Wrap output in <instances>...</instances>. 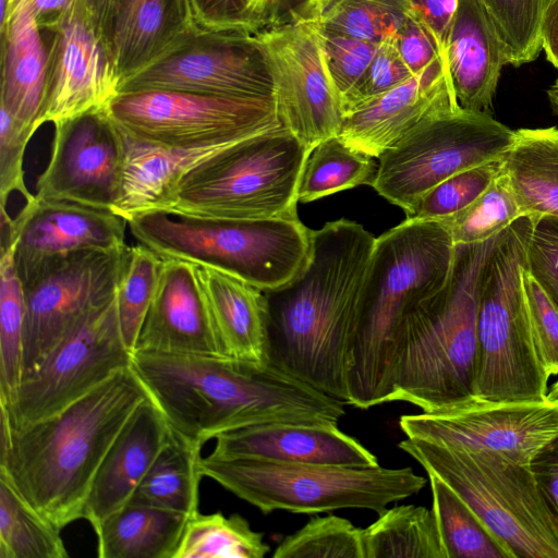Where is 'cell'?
Wrapping results in <instances>:
<instances>
[{
	"instance_id": "obj_1",
	"label": "cell",
	"mask_w": 558,
	"mask_h": 558,
	"mask_svg": "<svg viewBox=\"0 0 558 558\" xmlns=\"http://www.w3.org/2000/svg\"><path fill=\"white\" fill-rule=\"evenodd\" d=\"M375 239L352 220L327 222L313 230L304 268L264 290L269 361L345 404L359 296Z\"/></svg>"
},
{
	"instance_id": "obj_2",
	"label": "cell",
	"mask_w": 558,
	"mask_h": 558,
	"mask_svg": "<svg viewBox=\"0 0 558 558\" xmlns=\"http://www.w3.org/2000/svg\"><path fill=\"white\" fill-rule=\"evenodd\" d=\"M131 367L170 427L201 447L245 426L338 423L345 414V403L270 361L136 350Z\"/></svg>"
},
{
	"instance_id": "obj_3",
	"label": "cell",
	"mask_w": 558,
	"mask_h": 558,
	"mask_svg": "<svg viewBox=\"0 0 558 558\" xmlns=\"http://www.w3.org/2000/svg\"><path fill=\"white\" fill-rule=\"evenodd\" d=\"M148 398L130 366L43 420L13 428L1 418L0 474L62 530L83 519L99 465L132 413Z\"/></svg>"
},
{
	"instance_id": "obj_4",
	"label": "cell",
	"mask_w": 558,
	"mask_h": 558,
	"mask_svg": "<svg viewBox=\"0 0 558 558\" xmlns=\"http://www.w3.org/2000/svg\"><path fill=\"white\" fill-rule=\"evenodd\" d=\"M456 244L435 219H405L375 239L348 365V404L390 402L396 341L407 314L447 282Z\"/></svg>"
},
{
	"instance_id": "obj_5",
	"label": "cell",
	"mask_w": 558,
	"mask_h": 558,
	"mask_svg": "<svg viewBox=\"0 0 558 558\" xmlns=\"http://www.w3.org/2000/svg\"><path fill=\"white\" fill-rule=\"evenodd\" d=\"M499 234L481 243L456 244L446 284L402 320L390 402L435 412L475 399L480 279Z\"/></svg>"
},
{
	"instance_id": "obj_6",
	"label": "cell",
	"mask_w": 558,
	"mask_h": 558,
	"mask_svg": "<svg viewBox=\"0 0 558 558\" xmlns=\"http://www.w3.org/2000/svg\"><path fill=\"white\" fill-rule=\"evenodd\" d=\"M534 217L504 230L480 279L474 398L494 403L541 402L548 379L527 318L522 275Z\"/></svg>"
},
{
	"instance_id": "obj_7",
	"label": "cell",
	"mask_w": 558,
	"mask_h": 558,
	"mask_svg": "<svg viewBox=\"0 0 558 558\" xmlns=\"http://www.w3.org/2000/svg\"><path fill=\"white\" fill-rule=\"evenodd\" d=\"M132 234L161 257L232 274L262 290L292 280L306 265L313 230L298 216L259 220L201 219L147 211L128 219Z\"/></svg>"
},
{
	"instance_id": "obj_8",
	"label": "cell",
	"mask_w": 558,
	"mask_h": 558,
	"mask_svg": "<svg viewBox=\"0 0 558 558\" xmlns=\"http://www.w3.org/2000/svg\"><path fill=\"white\" fill-rule=\"evenodd\" d=\"M308 150L281 124L238 141L190 170L163 211L225 220L298 216Z\"/></svg>"
},
{
	"instance_id": "obj_9",
	"label": "cell",
	"mask_w": 558,
	"mask_h": 558,
	"mask_svg": "<svg viewBox=\"0 0 558 558\" xmlns=\"http://www.w3.org/2000/svg\"><path fill=\"white\" fill-rule=\"evenodd\" d=\"M199 470L223 488L268 514L322 513L339 509L383 512L418 494L427 478L412 468L287 463L263 459L202 457Z\"/></svg>"
},
{
	"instance_id": "obj_10",
	"label": "cell",
	"mask_w": 558,
	"mask_h": 558,
	"mask_svg": "<svg viewBox=\"0 0 558 558\" xmlns=\"http://www.w3.org/2000/svg\"><path fill=\"white\" fill-rule=\"evenodd\" d=\"M398 447L456 492L515 558H558V520L531 464L411 437Z\"/></svg>"
},
{
	"instance_id": "obj_11",
	"label": "cell",
	"mask_w": 558,
	"mask_h": 558,
	"mask_svg": "<svg viewBox=\"0 0 558 558\" xmlns=\"http://www.w3.org/2000/svg\"><path fill=\"white\" fill-rule=\"evenodd\" d=\"M514 133L490 113L459 104L429 118L377 159L372 187L408 215L432 187L465 169L501 159Z\"/></svg>"
},
{
	"instance_id": "obj_12",
	"label": "cell",
	"mask_w": 558,
	"mask_h": 558,
	"mask_svg": "<svg viewBox=\"0 0 558 558\" xmlns=\"http://www.w3.org/2000/svg\"><path fill=\"white\" fill-rule=\"evenodd\" d=\"M116 296L89 313L0 403L1 418L16 428L50 416L131 366Z\"/></svg>"
},
{
	"instance_id": "obj_13",
	"label": "cell",
	"mask_w": 558,
	"mask_h": 558,
	"mask_svg": "<svg viewBox=\"0 0 558 558\" xmlns=\"http://www.w3.org/2000/svg\"><path fill=\"white\" fill-rule=\"evenodd\" d=\"M106 109L125 133L171 147L226 145L280 125L275 97L147 89L120 93Z\"/></svg>"
},
{
	"instance_id": "obj_14",
	"label": "cell",
	"mask_w": 558,
	"mask_h": 558,
	"mask_svg": "<svg viewBox=\"0 0 558 558\" xmlns=\"http://www.w3.org/2000/svg\"><path fill=\"white\" fill-rule=\"evenodd\" d=\"M129 247L59 255L19 275L25 299L22 377L82 319L116 296Z\"/></svg>"
},
{
	"instance_id": "obj_15",
	"label": "cell",
	"mask_w": 558,
	"mask_h": 558,
	"mask_svg": "<svg viewBox=\"0 0 558 558\" xmlns=\"http://www.w3.org/2000/svg\"><path fill=\"white\" fill-rule=\"evenodd\" d=\"M147 89L231 98L276 95L269 58L257 33L202 27L123 77L119 94Z\"/></svg>"
},
{
	"instance_id": "obj_16",
	"label": "cell",
	"mask_w": 558,
	"mask_h": 558,
	"mask_svg": "<svg viewBox=\"0 0 558 558\" xmlns=\"http://www.w3.org/2000/svg\"><path fill=\"white\" fill-rule=\"evenodd\" d=\"M399 426L407 437L494 451L531 464L558 438V402L548 398L515 403L473 399L435 412L401 415Z\"/></svg>"
},
{
	"instance_id": "obj_17",
	"label": "cell",
	"mask_w": 558,
	"mask_h": 558,
	"mask_svg": "<svg viewBox=\"0 0 558 558\" xmlns=\"http://www.w3.org/2000/svg\"><path fill=\"white\" fill-rule=\"evenodd\" d=\"M276 85L280 124L308 149L339 135L343 112L325 69L312 20L259 31Z\"/></svg>"
},
{
	"instance_id": "obj_18",
	"label": "cell",
	"mask_w": 558,
	"mask_h": 558,
	"mask_svg": "<svg viewBox=\"0 0 558 558\" xmlns=\"http://www.w3.org/2000/svg\"><path fill=\"white\" fill-rule=\"evenodd\" d=\"M48 165L35 196L112 211L124 163V141L106 108L54 123Z\"/></svg>"
},
{
	"instance_id": "obj_19",
	"label": "cell",
	"mask_w": 558,
	"mask_h": 558,
	"mask_svg": "<svg viewBox=\"0 0 558 558\" xmlns=\"http://www.w3.org/2000/svg\"><path fill=\"white\" fill-rule=\"evenodd\" d=\"M47 32L51 37L38 126L107 108L119 94L121 75L85 1L77 0Z\"/></svg>"
},
{
	"instance_id": "obj_20",
	"label": "cell",
	"mask_w": 558,
	"mask_h": 558,
	"mask_svg": "<svg viewBox=\"0 0 558 558\" xmlns=\"http://www.w3.org/2000/svg\"><path fill=\"white\" fill-rule=\"evenodd\" d=\"M126 226L124 218L110 210L34 195L14 218L1 207V247H12L17 275H22L59 255L122 248Z\"/></svg>"
},
{
	"instance_id": "obj_21",
	"label": "cell",
	"mask_w": 558,
	"mask_h": 558,
	"mask_svg": "<svg viewBox=\"0 0 558 558\" xmlns=\"http://www.w3.org/2000/svg\"><path fill=\"white\" fill-rule=\"evenodd\" d=\"M446 56L343 117L339 136L374 158L437 113L458 105Z\"/></svg>"
},
{
	"instance_id": "obj_22",
	"label": "cell",
	"mask_w": 558,
	"mask_h": 558,
	"mask_svg": "<svg viewBox=\"0 0 558 558\" xmlns=\"http://www.w3.org/2000/svg\"><path fill=\"white\" fill-rule=\"evenodd\" d=\"M136 350L223 355L195 263L162 257Z\"/></svg>"
},
{
	"instance_id": "obj_23",
	"label": "cell",
	"mask_w": 558,
	"mask_h": 558,
	"mask_svg": "<svg viewBox=\"0 0 558 558\" xmlns=\"http://www.w3.org/2000/svg\"><path fill=\"white\" fill-rule=\"evenodd\" d=\"M211 454L287 463L376 466V456L338 423H266L232 429L216 438Z\"/></svg>"
},
{
	"instance_id": "obj_24",
	"label": "cell",
	"mask_w": 558,
	"mask_h": 558,
	"mask_svg": "<svg viewBox=\"0 0 558 558\" xmlns=\"http://www.w3.org/2000/svg\"><path fill=\"white\" fill-rule=\"evenodd\" d=\"M169 432L166 416L150 397L135 409L106 453L92 483L83 519L94 530L128 504Z\"/></svg>"
},
{
	"instance_id": "obj_25",
	"label": "cell",
	"mask_w": 558,
	"mask_h": 558,
	"mask_svg": "<svg viewBox=\"0 0 558 558\" xmlns=\"http://www.w3.org/2000/svg\"><path fill=\"white\" fill-rule=\"evenodd\" d=\"M445 56L459 105L490 113L501 69L508 61L478 0H458Z\"/></svg>"
},
{
	"instance_id": "obj_26",
	"label": "cell",
	"mask_w": 558,
	"mask_h": 558,
	"mask_svg": "<svg viewBox=\"0 0 558 558\" xmlns=\"http://www.w3.org/2000/svg\"><path fill=\"white\" fill-rule=\"evenodd\" d=\"M121 132L125 149L124 163L112 213L126 221L138 214L163 211L177 185L190 170L233 144L171 147Z\"/></svg>"
},
{
	"instance_id": "obj_27",
	"label": "cell",
	"mask_w": 558,
	"mask_h": 558,
	"mask_svg": "<svg viewBox=\"0 0 558 558\" xmlns=\"http://www.w3.org/2000/svg\"><path fill=\"white\" fill-rule=\"evenodd\" d=\"M196 269L223 355L269 361L264 290L217 268Z\"/></svg>"
},
{
	"instance_id": "obj_28",
	"label": "cell",
	"mask_w": 558,
	"mask_h": 558,
	"mask_svg": "<svg viewBox=\"0 0 558 558\" xmlns=\"http://www.w3.org/2000/svg\"><path fill=\"white\" fill-rule=\"evenodd\" d=\"M41 32L23 9L11 12L0 25V107L33 135L39 129L46 85L48 48Z\"/></svg>"
},
{
	"instance_id": "obj_29",
	"label": "cell",
	"mask_w": 558,
	"mask_h": 558,
	"mask_svg": "<svg viewBox=\"0 0 558 558\" xmlns=\"http://www.w3.org/2000/svg\"><path fill=\"white\" fill-rule=\"evenodd\" d=\"M198 27L189 0H120L111 47L121 80Z\"/></svg>"
},
{
	"instance_id": "obj_30",
	"label": "cell",
	"mask_w": 558,
	"mask_h": 558,
	"mask_svg": "<svg viewBox=\"0 0 558 558\" xmlns=\"http://www.w3.org/2000/svg\"><path fill=\"white\" fill-rule=\"evenodd\" d=\"M501 172L523 215L558 218V128L517 130Z\"/></svg>"
},
{
	"instance_id": "obj_31",
	"label": "cell",
	"mask_w": 558,
	"mask_h": 558,
	"mask_svg": "<svg viewBox=\"0 0 558 558\" xmlns=\"http://www.w3.org/2000/svg\"><path fill=\"white\" fill-rule=\"evenodd\" d=\"M190 518L128 502L94 531L99 558H173Z\"/></svg>"
},
{
	"instance_id": "obj_32",
	"label": "cell",
	"mask_w": 558,
	"mask_h": 558,
	"mask_svg": "<svg viewBox=\"0 0 558 558\" xmlns=\"http://www.w3.org/2000/svg\"><path fill=\"white\" fill-rule=\"evenodd\" d=\"M203 447L170 427L167 439L128 502L147 505L189 518L198 513Z\"/></svg>"
},
{
	"instance_id": "obj_33",
	"label": "cell",
	"mask_w": 558,
	"mask_h": 558,
	"mask_svg": "<svg viewBox=\"0 0 558 558\" xmlns=\"http://www.w3.org/2000/svg\"><path fill=\"white\" fill-rule=\"evenodd\" d=\"M364 558H447L435 514L424 506L387 508L363 529Z\"/></svg>"
},
{
	"instance_id": "obj_34",
	"label": "cell",
	"mask_w": 558,
	"mask_h": 558,
	"mask_svg": "<svg viewBox=\"0 0 558 558\" xmlns=\"http://www.w3.org/2000/svg\"><path fill=\"white\" fill-rule=\"evenodd\" d=\"M350 146L339 135L327 137L310 148L299 183L298 201L313 202L359 185H371L378 162Z\"/></svg>"
},
{
	"instance_id": "obj_35",
	"label": "cell",
	"mask_w": 558,
	"mask_h": 558,
	"mask_svg": "<svg viewBox=\"0 0 558 558\" xmlns=\"http://www.w3.org/2000/svg\"><path fill=\"white\" fill-rule=\"evenodd\" d=\"M447 558H515L510 547L444 481L427 474Z\"/></svg>"
},
{
	"instance_id": "obj_36",
	"label": "cell",
	"mask_w": 558,
	"mask_h": 558,
	"mask_svg": "<svg viewBox=\"0 0 558 558\" xmlns=\"http://www.w3.org/2000/svg\"><path fill=\"white\" fill-rule=\"evenodd\" d=\"M60 532L0 474V558H68Z\"/></svg>"
},
{
	"instance_id": "obj_37",
	"label": "cell",
	"mask_w": 558,
	"mask_h": 558,
	"mask_svg": "<svg viewBox=\"0 0 558 558\" xmlns=\"http://www.w3.org/2000/svg\"><path fill=\"white\" fill-rule=\"evenodd\" d=\"M269 550L264 534L240 514L198 512L187 520L173 558H264Z\"/></svg>"
},
{
	"instance_id": "obj_38",
	"label": "cell",
	"mask_w": 558,
	"mask_h": 558,
	"mask_svg": "<svg viewBox=\"0 0 558 558\" xmlns=\"http://www.w3.org/2000/svg\"><path fill=\"white\" fill-rule=\"evenodd\" d=\"M411 12L409 0H319L310 20L330 32L380 44L395 37Z\"/></svg>"
},
{
	"instance_id": "obj_39",
	"label": "cell",
	"mask_w": 558,
	"mask_h": 558,
	"mask_svg": "<svg viewBox=\"0 0 558 558\" xmlns=\"http://www.w3.org/2000/svg\"><path fill=\"white\" fill-rule=\"evenodd\" d=\"M25 299L13 250L1 247L0 257V403L17 388L23 374Z\"/></svg>"
},
{
	"instance_id": "obj_40",
	"label": "cell",
	"mask_w": 558,
	"mask_h": 558,
	"mask_svg": "<svg viewBox=\"0 0 558 558\" xmlns=\"http://www.w3.org/2000/svg\"><path fill=\"white\" fill-rule=\"evenodd\" d=\"M161 264L162 257L144 244L129 247L116 300L121 335L132 353L158 286Z\"/></svg>"
},
{
	"instance_id": "obj_41",
	"label": "cell",
	"mask_w": 558,
	"mask_h": 558,
	"mask_svg": "<svg viewBox=\"0 0 558 558\" xmlns=\"http://www.w3.org/2000/svg\"><path fill=\"white\" fill-rule=\"evenodd\" d=\"M522 216L510 184L500 172L469 206L435 220L447 228L454 244H474L498 235Z\"/></svg>"
},
{
	"instance_id": "obj_42",
	"label": "cell",
	"mask_w": 558,
	"mask_h": 558,
	"mask_svg": "<svg viewBox=\"0 0 558 558\" xmlns=\"http://www.w3.org/2000/svg\"><path fill=\"white\" fill-rule=\"evenodd\" d=\"M502 44L509 64L534 61L542 49L548 0H478Z\"/></svg>"
},
{
	"instance_id": "obj_43",
	"label": "cell",
	"mask_w": 558,
	"mask_h": 558,
	"mask_svg": "<svg viewBox=\"0 0 558 558\" xmlns=\"http://www.w3.org/2000/svg\"><path fill=\"white\" fill-rule=\"evenodd\" d=\"M272 558H364L363 529L333 514L313 517L280 542Z\"/></svg>"
},
{
	"instance_id": "obj_44",
	"label": "cell",
	"mask_w": 558,
	"mask_h": 558,
	"mask_svg": "<svg viewBox=\"0 0 558 558\" xmlns=\"http://www.w3.org/2000/svg\"><path fill=\"white\" fill-rule=\"evenodd\" d=\"M501 159L460 171L427 191L408 219H439L453 215L484 193L501 172Z\"/></svg>"
},
{
	"instance_id": "obj_45",
	"label": "cell",
	"mask_w": 558,
	"mask_h": 558,
	"mask_svg": "<svg viewBox=\"0 0 558 558\" xmlns=\"http://www.w3.org/2000/svg\"><path fill=\"white\" fill-rule=\"evenodd\" d=\"M314 25L325 69L341 106L373 61L379 44L330 32L315 22Z\"/></svg>"
},
{
	"instance_id": "obj_46",
	"label": "cell",
	"mask_w": 558,
	"mask_h": 558,
	"mask_svg": "<svg viewBox=\"0 0 558 558\" xmlns=\"http://www.w3.org/2000/svg\"><path fill=\"white\" fill-rule=\"evenodd\" d=\"M522 286L536 351L548 376H558V307L525 268Z\"/></svg>"
},
{
	"instance_id": "obj_47",
	"label": "cell",
	"mask_w": 558,
	"mask_h": 558,
	"mask_svg": "<svg viewBox=\"0 0 558 558\" xmlns=\"http://www.w3.org/2000/svg\"><path fill=\"white\" fill-rule=\"evenodd\" d=\"M412 72L401 59L392 40L379 44L376 56L365 73L341 104L343 117L411 77Z\"/></svg>"
},
{
	"instance_id": "obj_48",
	"label": "cell",
	"mask_w": 558,
	"mask_h": 558,
	"mask_svg": "<svg viewBox=\"0 0 558 558\" xmlns=\"http://www.w3.org/2000/svg\"><path fill=\"white\" fill-rule=\"evenodd\" d=\"M525 269L558 307V218L534 217Z\"/></svg>"
},
{
	"instance_id": "obj_49",
	"label": "cell",
	"mask_w": 558,
	"mask_h": 558,
	"mask_svg": "<svg viewBox=\"0 0 558 558\" xmlns=\"http://www.w3.org/2000/svg\"><path fill=\"white\" fill-rule=\"evenodd\" d=\"M33 134L22 128L12 116L0 107V201L5 207L13 192L26 202L34 198L24 180L23 160L26 146Z\"/></svg>"
},
{
	"instance_id": "obj_50",
	"label": "cell",
	"mask_w": 558,
	"mask_h": 558,
	"mask_svg": "<svg viewBox=\"0 0 558 558\" xmlns=\"http://www.w3.org/2000/svg\"><path fill=\"white\" fill-rule=\"evenodd\" d=\"M196 24L210 31L258 33L254 0H189Z\"/></svg>"
},
{
	"instance_id": "obj_51",
	"label": "cell",
	"mask_w": 558,
	"mask_h": 558,
	"mask_svg": "<svg viewBox=\"0 0 558 558\" xmlns=\"http://www.w3.org/2000/svg\"><path fill=\"white\" fill-rule=\"evenodd\" d=\"M391 40L412 74L421 73L445 56L432 32L413 12Z\"/></svg>"
},
{
	"instance_id": "obj_52",
	"label": "cell",
	"mask_w": 558,
	"mask_h": 558,
	"mask_svg": "<svg viewBox=\"0 0 558 558\" xmlns=\"http://www.w3.org/2000/svg\"><path fill=\"white\" fill-rule=\"evenodd\" d=\"M412 12L426 25L445 53L458 0H409Z\"/></svg>"
},
{
	"instance_id": "obj_53",
	"label": "cell",
	"mask_w": 558,
	"mask_h": 558,
	"mask_svg": "<svg viewBox=\"0 0 558 558\" xmlns=\"http://www.w3.org/2000/svg\"><path fill=\"white\" fill-rule=\"evenodd\" d=\"M77 0H0V25L15 10H26L41 31H48L73 7Z\"/></svg>"
},
{
	"instance_id": "obj_54",
	"label": "cell",
	"mask_w": 558,
	"mask_h": 558,
	"mask_svg": "<svg viewBox=\"0 0 558 558\" xmlns=\"http://www.w3.org/2000/svg\"><path fill=\"white\" fill-rule=\"evenodd\" d=\"M531 465L538 485L558 520V438L545 447Z\"/></svg>"
},
{
	"instance_id": "obj_55",
	"label": "cell",
	"mask_w": 558,
	"mask_h": 558,
	"mask_svg": "<svg viewBox=\"0 0 558 558\" xmlns=\"http://www.w3.org/2000/svg\"><path fill=\"white\" fill-rule=\"evenodd\" d=\"M542 49L558 69V0H548L542 23Z\"/></svg>"
},
{
	"instance_id": "obj_56",
	"label": "cell",
	"mask_w": 558,
	"mask_h": 558,
	"mask_svg": "<svg viewBox=\"0 0 558 558\" xmlns=\"http://www.w3.org/2000/svg\"><path fill=\"white\" fill-rule=\"evenodd\" d=\"M84 1L97 29L111 46L113 25L120 0Z\"/></svg>"
},
{
	"instance_id": "obj_57",
	"label": "cell",
	"mask_w": 558,
	"mask_h": 558,
	"mask_svg": "<svg viewBox=\"0 0 558 558\" xmlns=\"http://www.w3.org/2000/svg\"><path fill=\"white\" fill-rule=\"evenodd\" d=\"M319 0H279L270 26L300 20H310Z\"/></svg>"
},
{
	"instance_id": "obj_58",
	"label": "cell",
	"mask_w": 558,
	"mask_h": 558,
	"mask_svg": "<svg viewBox=\"0 0 558 558\" xmlns=\"http://www.w3.org/2000/svg\"><path fill=\"white\" fill-rule=\"evenodd\" d=\"M548 98L554 107H558V77L551 88L548 90Z\"/></svg>"
},
{
	"instance_id": "obj_59",
	"label": "cell",
	"mask_w": 558,
	"mask_h": 558,
	"mask_svg": "<svg viewBox=\"0 0 558 558\" xmlns=\"http://www.w3.org/2000/svg\"><path fill=\"white\" fill-rule=\"evenodd\" d=\"M547 398L558 402V379L548 388Z\"/></svg>"
},
{
	"instance_id": "obj_60",
	"label": "cell",
	"mask_w": 558,
	"mask_h": 558,
	"mask_svg": "<svg viewBox=\"0 0 558 558\" xmlns=\"http://www.w3.org/2000/svg\"><path fill=\"white\" fill-rule=\"evenodd\" d=\"M555 111L558 113V107H557V108H555Z\"/></svg>"
}]
</instances>
